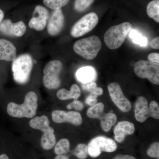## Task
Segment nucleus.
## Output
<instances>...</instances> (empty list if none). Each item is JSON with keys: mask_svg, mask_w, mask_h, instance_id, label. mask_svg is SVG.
Segmentation results:
<instances>
[{"mask_svg": "<svg viewBox=\"0 0 159 159\" xmlns=\"http://www.w3.org/2000/svg\"><path fill=\"white\" fill-rule=\"evenodd\" d=\"M38 99L37 95L35 93L29 92L26 94L23 104L9 102L7 106V113L9 116L15 118H32L36 114Z\"/></svg>", "mask_w": 159, "mask_h": 159, "instance_id": "nucleus-1", "label": "nucleus"}, {"mask_svg": "<svg viewBox=\"0 0 159 159\" xmlns=\"http://www.w3.org/2000/svg\"><path fill=\"white\" fill-rule=\"evenodd\" d=\"M132 25L124 22L109 28L104 35L106 45L110 49L115 50L120 48L132 29Z\"/></svg>", "mask_w": 159, "mask_h": 159, "instance_id": "nucleus-2", "label": "nucleus"}, {"mask_svg": "<svg viewBox=\"0 0 159 159\" xmlns=\"http://www.w3.org/2000/svg\"><path fill=\"white\" fill-rule=\"evenodd\" d=\"M33 66V59L29 54H21L16 58L12 64L13 78L16 82L20 84L28 82Z\"/></svg>", "mask_w": 159, "mask_h": 159, "instance_id": "nucleus-3", "label": "nucleus"}, {"mask_svg": "<svg viewBox=\"0 0 159 159\" xmlns=\"http://www.w3.org/2000/svg\"><path fill=\"white\" fill-rule=\"evenodd\" d=\"M102 48L99 38L92 35L77 41L74 45L75 53L87 60H93L97 57Z\"/></svg>", "mask_w": 159, "mask_h": 159, "instance_id": "nucleus-4", "label": "nucleus"}, {"mask_svg": "<svg viewBox=\"0 0 159 159\" xmlns=\"http://www.w3.org/2000/svg\"><path fill=\"white\" fill-rule=\"evenodd\" d=\"M62 63L58 60H53L47 64L43 69V82L47 89H56L59 87L61 80L59 75L62 71Z\"/></svg>", "mask_w": 159, "mask_h": 159, "instance_id": "nucleus-5", "label": "nucleus"}, {"mask_svg": "<svg viewBox=\"0 0 159 159\" xmlns=\"http://www.w3.org/2000/svg\"><path fill=\"white\" fill-rule=\"evenodd\" d=\"M134 67L135 73L138 77L147 78L153 84L159 85V63L141 60L135 63Z\"/></svg>", "mask_w": 159, "mask_h": 159, "instance_id": "nucleus-6", "label": "nucleus"}, {"mask_svg": "<svg viewBox=\"0 0 159 159\" xmlns=\"http://www.w3.org/2000/svg\"><path fill=\"white\" fill-rule=\"evenodd\" d=\"M89 154L92 157H99L102 152H112L117 148L115 141L110 138L104 136H98L94 138L89 143Z\"/></svg>", "mask_w": 159, "mask_h": 159, "instance_id": "nucleus-7", "label": "nucleus"}, {"mask_svg": "<svg viewBox=\"0 0 159 159\" xmlns=\"http://www.w3.org/2000/svg\"><path fill=\"white\" fill-rule=\"evenodd\" d=\"M99 18L95 12H90L85 15L73 26L71 34L73 37L82 36L93 30L98 24Z\"/></svg>", "mask_w": 159, "mask_h": 159, "instance_id": "nucleus-8", "label": "nucleus"}, {"mask_svg": "<svg viewBox=\"0 0 159 159\" xmlns=\"http://www.w3.org/2000/svg\"><path fill=\"white\" fill-rule=\"evenodd\" d=\"M107 89L111 99L120 110L124 112H128L131 110V104L123 94L119 84L111 83L109 84Z\"/></svg>", "mask_w": 159, "mask_h": 159, "instance_id": "nucleus-9", "label": "nucleus"}, {"mask_svg": "<svg viewBox=\"0 0 159 159\" xmlns=\"http://www.w3.org/2000/svg\"><path fill=\"white\" fill-rule=\"evenodd\" d=\"M49 17L48 9L42 6H36L33 11V16L29 21V26L37 31H42L47 26Z\"/></svg>", "mask_w": 159, "mask_h": 159, "instance_id": "nucleus-10", "label": "nucleus"}, {"mask_svg": "<svg viewBox=\"0 0 159 159\" xmlns=\"http://www.w3.org/2000/svg\"><path fill=\"white\" fill-rule=\"evenodd\" d=\"M26 26L22 21L13 23L9 20H5L0 24V32L7 36L20 37L25 33Z\"/></svg>", "mask_w": 159, "mask_h": 159, "instance_id": "nucleus-11", "label": "nucleus"}, {"mask_svg": "<svg viewBox=\"0 0 159 159\" xmlns=\"http://www.w3.org/2000/svg\"><path fill=\"white\" fill-rule=\"evenodd\" d=\"M52 120L56 123L69 122L74 125H79L82 123L83 119L79 112L74 111H54L52 113Z\"/></svg>", "mask_w": 159, "mask_h": 159, "instance_id": "nucleus-12", "label": "nucleus"}, {"mask_svg": "<svg viewBox=\"0 0 159 159\" xmlns=\"http://www.w3.org/2000/svg\"><path fill=\"white\" fill-rule=\"evenodd\" d=\"M65 25V17L61 9L54 10L48 25V31L51 36L58 35Z\"/></svg>", "mask_w": 159, "mask_h": 159, "instance_id": "nucleus-13", "label": "nucleus"}, {"mask_svg": "<svg viewBox=\"0 0 159 159\" xmlns=\"http://www.w3.org/2000/svg\"><path fill=\"white\" fill-rule=\"evenodd\" d=\"M134 123L128 121H123L119 122L114 129L115 140L119 143H122L127 135L134 134L135 132Z\"/></svg>", "mask_w": 159, "mask_h": 159, "instance_id": "nucleus-14", "label": "nucleus"}, {"mask_svg": "<svg viewBox=\"0 0 159 159\" xmlns=\"http://www.w3.org/2000/svg\"><path fill=\"white\" fill-rule=\"evenodd\" d=\"M134 115L138 122H145L148 117H150L148 102L145 97H138L135 104Z\"/></svg>", "mask_w": 159, "mask_h": 159, "instance_id": "nucleus-15", "label": "nucleus"}, {"mask_svg": "<svg viewBox=\"0 0 159 159\" xmlns=\"http://www.w3.org/2000/svg\"><path fill=\"white\" fill-rule=\"evenodd\" d=\"M16 57V49L7 40L0 39V60L13 61Z\"/></svg>", "mask_w": 159, "mask_h": 159, "instance_id": "nucleus-16", "label": "nucleus"}, {"mask_svg": "<svg viewBox=\"0 0 159 159\" xmlns=\"http://www.w3.org/2000/svg\"><path fill=\"white\" fill-rule=\"evenodd\" d=\"M76 76L79 81L86 84L95 80L97 73L92 67L85 66L80 68L77 71Z\"/></svg>", "mask_w": 159, "mask_h": 159, "instance_id": "nucleus-17", "label": "nucleus"}, {"mask_svg": "<svg viewBox=\"0 0 159 159\" xmlns=\"http://www.w3.org/2000/svg\"><path fill=\"white\" fill-rule=\"evenodd\" d=\"M80 96V89L76 84L72 85L70 91L67 90L65 89H62L57 91V97L58 99L62 100L70 99L77 100Z\"/></svg>", "mask_w": 159, "mask_h": 159, "instance_id": "nucleus-18", "label": "nucleus"}, {"mask_svg": "<svg viewBox=\"0 0 159 159\" xmlns=\"http://www.w3.org/2000/svg\"><path fill=\"white\" fill-rule=\"evenodd\" d=\"M29 125L32 128L41 131L43 133L53 129L50 126L48 118L45 116L34 117L30 120Z\"/></svg>", "mask_w": 159, "mask_h": 159, "instance_id": "nucleus-19", "label": "nucleus"}, {"mask_svg": "<svg viewBox=\"0 0 159 159\" xmlns=\"http://www.w3.org/2000/svg\"><path fill=\"white\" fill-rule=\"evenodd\" d=\"M56 143V138L54 129L43 133L41 139V145L45 150H49L53 148Z\"/></svg>", "mask_w": 159, "mask_h": 159, "instance_id": "nucleus-20", "label": "nucleus"}, {"mask_svg": "<svg viewBox=\"0 0 159 159\" xmlns=\"http://www.w3.org/2000/svg\"><path fill=\"white\" fill-rule=\"evenodd\" d=\"M117 117L113 113H107L101 119V126L102 130L109 132L116 123Z\"/></svg>", "mask_w": 159, "mask_h": 159, "instance_id": "nucleus-21", "label": "nucleus"}, {"mask_svg": "<svg viewBox=\"0 0 159 159\" xmlns=\"http://www.w3.org/2000/svg\"><path fill=\"white\" fill-rule=\"evenodd\" d=\"M147 13L149 17L159 23V0H153L148 3Z\"/></svg>", "mask_w": 159, "mask_h": 159, "instance_id": "nucleus-22", "label": "nucleus"}, {"mask_svg": "<svg viewBox=\"0 0 159 159\" xmlns=\"http://www.w3.org/2000/svg\"><path fill=\"white\" fill-rule=\"evenodd\" d=\"M104 109V105L102 102L97 103L88 109L87 111V115L91 119H99Z\"/></svg>", "mask_w": 159, "mask_h": 159, "instance_id": "nucleus-23", "label": "nucleus"}, {"mask_svg": "<svg viewBox=\"0 0 159 159\" xmlns=\"http://www.w3.org/2000/svg\"><path fill=\"white\" fill-rule=\"evenodd\" d=\"M129 34L130 39L135 43L142 47H146L147 46L148 40L147 39L138 31L131 29Z\"/></svg>", "mask_w": 159, "mask_h": 159, "instance_id": "nucleus-24", "label": "nucleus"}, {"mask_svg": "<svg viewBox=\"0 0 159 159\" xmlns=\"http://www.w3.org/2000/svg\"><path fill=\"white\" fill-rule=\"evenodd\" d=\"M70 144L67 139H62L60 140L55 145L54 152L56 154L62 155L66 153L70 149Z\"/></svg>", "mask_w": 159, "mask_h": 159, "instance_id": "nucleus-25", "label": "nucleus"}, {"mask_svg": "<svg viewBox=\"0 0 159 159\" xmlns=\"http://www.w3.org/2000/svg\"><path fill=\"white\" fill-rule=\"evenodd\" d=\"M70 0H43V3L47 7L53 10H57L65 6Z\"/></svg>", "mask_w": 159, "mask_h": 159, "instance_id": "nucleus-26", "label": "nucleus"}, {"mask_svg": "<svg viewBox=\"0 0 159 159\" xmlns=\"http://www.w3.org/2000/svg\"><path fill=\"white\" fill-rule=\"evenodd\" d=\"M74 153L78 158H86L89 155L88 147L87 145L83 144H79L74 150Z\"/></svg>", "mask_w": 159, "mask_h": 159, "instance_id": "nucleus-27", "label": "nucleus"}, {"mask_svg": "<svg viewBox=\"0 0 159 159\" xmlns=\"http://www.w3.org/2000/svg\"><path fill=\"white\" fill-rule=\"evenodd\" d=\"M94 0H76L74 8L76 11H82L87 9L93 4Z\"/></svg>", "mask_w": 159, "mask_h": 159, "instance_id": "nucleus-28", "label": "nucleus"}, {"mask_svg": "<svg viewBox=\"0 0 159 159\" xmlns=\"http://www.w3.org/2000/svg\"><path fill=\"white\" fill-rule=\"evenodd\" d=\"M149 112L150 116L154 119H159V105L158 103L155 101H152L149 104Z\"/></svg>", "mask_w": 159, "mask_h": 159, "instance_id": "nucleus-29", "label": "nucleus"}, {"mask_svg": "<svg viewBox=\"0 0 159 159\" xmlns=\"http://www.w3.org/2000/svg\"><path fill=\"white\" fill-rule=\"evenodd\" d=\"M147 154L149 157L152 158L159 157V143L155 142L152 143L147 150Z\"/></svg>", "mask_w": 159, "mask_h": 159, "instance_id": "nucleus-30", "label": "nucleus"}, {"mask_svg": "<svg viewBox=\"0 0 159 159\" xmlns=\"http://www.w3.org/2000/svg\"><path fill=\"white\" fill-rule=\"evenodd\" d=\"M84 107L83 103L81 101L78 100H74L73 102L68 104L67 106L68 109H71L72 108L75 109L77 111H81Z\"/></svg>", "mask_w": 159, "mask_h": 159, "instance_id": "nucleus-31", "label": "nucleus"}, {"mask_svg": "<svg viewBox=\"0 0 159 159\" xmlns=\"http://www.w3.org/2000/svg\"><path fill=\"white\" fill-rule=\"evenodd\" d=\"M97 97L98 96L95 94L90 93L86 99V103L90 106L95 105L97 103Z\"/></svg>", "mask_w": 159, "mask_h": 159, "instance_id": "nucleus-32", "label": "nucleus"}, {"mask_svg": "<svg viewBox=\"0 0 159 159\" xmlns=\"http://www.w3.org/2000/svg\"><path fill=\"white\" fill-rule=\"evenodd\" d=\"M97 84L96 82H92L88 83L87 84L84 85V89H85L86 90L89 91L90 93H93L94 91L97 88Z\"/></svg>", "mask_w": 159, "mask_h": 159, "instance_id": "nucleus-33", "label": "nucleus"}, {"mask_svg": "<svg viewBox=\"0 0 159 159\" xmlns=\"http://www.w3.org/2000/svg\"><path fill=\"white\" fill-rule=\"evenodd\" d=\"M148 58L149 61H151V62L159 63V53H151L148 55Z\"/></svg>", "mask_w": 159, "mask_h": 159, "instance_id": "nucleus-34", "label": "nucleus"}, {"mask_svg": "<svg viewBox=\"0 0 159 159\" xmlns=\"http://www.w3.org/2000/svg\"><path fill=\"white\" fill-rule=\"evenodd\" d=\"M150 47L152 49L158 50L159 49V37L154 38L150 42Z\"/></svg>", "mask_w": 159, "mask_h": 159, "instance_id": "nucleus-35", "label": "nucleus"}, {"mask_svg": "<svg viewBox=\"0 0 159 159\" xmlns=\"http://www.w3.org/2000/svg\"><path fill=\"white\" fill-rule=\"evenodd\" d=\"M113 159H137L132 156L129 155H118Z\"/></svg>", "mask_w": 159, "mask_h": 159, "instance_id": "nucleus-36", "label": "nucleus"}, {"mask_svg": "<svg viewBox=\"0 0 159 159\" xmlns=\"http://www.w3.org/2000/svg\"><path fill=\"white\" fill-rule=\"evenodd\" d=\"M103 93V90L102 88L100 87H97L93 94H95L97 96H101Z\"/></svg>", "mask_w": 159, "mask_h": 159, "instance_id": "nucleus-37", "label": "nucleus"}, {"mask_svg": "<svg viewBox=\"0 0 159 159\" xmlns=\"http://www.w3.org/2000/svg\"><path fill=\"white\" fill-rule=\"evenodd\" d=\"M55 159H69L68 157L66 156L62 155H59L57 156Z\"/></svg>", "mask_w": 159, "mask_h": 159, "instance_id": "nucleus-38", "label": "nucleus"}, {"mask_svg": "<svg viewBox=\"0 0 159 159\" xmlns=\"http://www.w3.org/2000/svg\"><path fill=\"white\" fill-rule=\"evenodd\" d=\"M4 13L2 9H0V24L2 22V21L4 18Z\"/></svg>", "mask_w": 159, "mask_h": 159, "instance_id": "nucleus-39", "label": "nucleus"}, {"mask_svg": "<svg viewBox=\"0 0 159 159\" xmlns=\"http://www.w3.org/2000/svg\"><path fill=\"white\" fill-rule=\"evenodd\" d=\"M0 159H9V158L6 155L3 154L0 155Z\"/></svg>", "mask_w": 159, "mask_h": 159, "instance_id": "nucleus-40", "label": "nucleus"}]
</instances>
